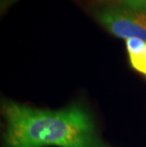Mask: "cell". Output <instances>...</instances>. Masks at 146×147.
Here are the masks:
<instances>
[{"label": "cell", "mask_w": 146, "mask_h": 147, "mask_svg": "<svg viewBox=\"0 0 146 147\" xmlns=\"http://www.w3.org/2000/svg\"><path fill=\"white\" fill-rule=\"evenodd\" d=\"M93 16L118 38H139L146 41V11L118 3L114 6L96 8Z\"/></svg>", "instance_id": "obj_2"}, {"label": "cell", "mask_w": 146, "mask_h": 147, "mask_svg": "<svg viewBox=\"0 0 146 147\" xmlns=\"http://www.w3.org/2000/svg\"><path fill=\"white\" fill-rule=\"evenodd\" d=\"M126 51L131 67L146 76V41L139 38L125 40Z\"/></svg>", "instance_id": "obj_3"}, {"label": "cell", "mask_w": 146, "mask_h": 147, "mask_svg": "<svg viewBox=\"0 0 146 147\" xmlns=\"http://www.w3.org/2000/svg\"><path fill=\"white\" fill-rule=\"evenodd\" d=\"M4 147H104L91 115L81 105L44 110L5 101Z\"/></svg>", "instance_id": "obj_1"}, {"label": "cell", "mask_w": 146, "mask_h": 147, "mask_svg": "<svg viewBox=\"0 0 146 147\" xmlns=\"http://www.w3.org/2000/svg\"><path fill=\"white\" fill-rule=\"evenodd\" d=\"M119 3L120 4L128 6V7L146 11V0H124V1L119 2Z\"/></svg>", "instance_id": "obj_4"}, {"label": "cell", "mask_w": 146, "mask_h": 147, "mask_svg": "<svg viewBox=\"0 0 146 147\" xmlns=\"http://www.w3.org/2000/svg\"><path fill=\"white\" fill-rule=\"evenodd\" d=\"M119 2H122V1H124V0H118Z\"/></svg>", "instance_id": "obj_6"}, {"label": "cell", "mask_w": 146, "mask_h": 147, "mask_svg": "<svg viewBox=\"0 0 146 147\" xmlns=\"http://www.w3.org/2000/svg\"><path fill=\"white\" fill-rule=\"evenodd\" d=\"M17 1H19V0H0V10L3 12Z\"/></svg>", "instance_id": "obj_5"}]
</instances>
